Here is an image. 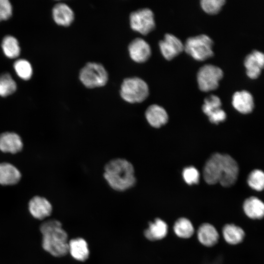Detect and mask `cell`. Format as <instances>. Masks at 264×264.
I'll use <instances>...</instances> for the list:
<instances>
[{
	"instance_id": "obj_14",
	"label": "cell",
	"mask_w": 264,
	"mask_h": 264,
	"mask_svg": "<svg viewBox=\"0 0 264 264\" xmlns=\"http://www.w3.org/2000/svg\"><path fill=\"white\" fill-rule=\"evenodd\" d=\"M148 123L154 128H159L168 121V115L166 110L157 104L150 105L144 113Z\"/></svg>"
},
{
	"instance_id": "obj_5",
	"label": "cell",
	"mask_w": 264,
	"mask_h": 264,
	"mask_svg": "<svg viewBox=\"0 0 264 264\" xmlns=\"http://www.w3.org/2000/svg\"><path fill=\"white\" fill-rule=\"evenodd\" d=\"M213 44L209 36L201 34L188 38L184 44V50L194 59L204 61L213 56Z\"/></svg>"
},
{
	"instance_id": "obj_3",
	"label": "cell",
	"mask_w": 264,
	"mask_h": 264,
	"mask_svg": "<svg viewBox=\"0 0 264 264\" xmlns=\"http://www.w3.org/2000/svg\"><path fill=\"white\" fill-rule=\"evenodd\" d=\"M149 94L147 83L136 76L125 78L120 87V95L126 102L130 104L140 103L144 101Z\"/></svg>"
},
{
	"instance_id": "obj_19",
	"label": "cell",
	"mask_w": 264,
	"mask_h": 264,
	"mask_svg": "<svg viewBox=\"0 0 264 264\" xmlns=\"http://www.w3.org/2000/svg\"><path fill=\"white\" fill-rule=\"evenodd\" d=\"M198 239L203 245L211 247L218 242L219 234L215 227L209 223L201 224L197 232Z\"/></svg>"
},
{
	"instance_id": "obj_11",
	"label": "cell",
	"mask_w": 264,
	"mask_h": 264,
	"mask_svg": "<svg viewBox=\"0 0 264 264\" xmlns=\"http://www.w3.org/2000/svg\"><path fill=\"white\" fill-rule=\"evenodd\" d=\"M239 166L236 160L228 154H223V168L219 183L224 187H230L236 181Z\"/></svg>"
},
{
	"instance_id": "obj_16",
	"label": "cell",
	"mask_w": 264,
	"mask_h": 264,
	"mask_svg": "<svg viewBox=\"0 0 264 264\" xmlns=\"http://www.w3.org/2000/svg\"><path fill=\"white\" fill-rule=\"evenodd\" d=\"M20 136L17 133L6 132L0 135V150L4 153L15 154L22 148Z\"/></svg>"
},
{
	"instance_id": "obj_32",
	"label": "cell",
	"mask_w": 264,
	"mask_h": 264,
	"mask_svg": "<svg viewBox=\"0 0 264 264\" xmlns=\"http://www.w3.org/2000/svg\"><path fill=\"white\" fill-rule=\"evenodd\" d=\"M12 14V6L8 0H0V22L7 20Z\"/></svg>"
},
{
	"instance_id": "obj_8",
	"label": "cell",
	"mask_w": 264,
	"mask_h": 264,
	"mask_svg": "<svg viewBox=\"0 0 264 264\" xmlns=\"http://www.w3.org/2000/svg\"><path fill=\"white\" fill-rule=\"evenodd\" d=\"M223 168V154L216 153L213 154L205 163L203 176L208 184H215L219 182Z\"/></svg>"
},
{
	"instance_id": "obj_15",
	"label": "cell",
	"mask_w": 264,
	"mask_h": 264,
	"mask_svg": "<svg viewBox=\"0 0 264 264\" xmlns=\"http://www.w3.org/2000/svg\"><path fill=\"white\" fill-rule=\"evenodd\" d=\"M28 208L32 216L38 220H43L49 217L52 211L49 201L40 196H35L30 199Z\"/></svg>"
},
{
	"instance_id": "obj_20",
	"label": "cell",
	"mask_w": 264,
	"mask_h": 264,
	"mask_svg": "<svg viewBox=\"0 0 264 264\" xmlns=\"http://www.w3.org/2000/svg\"><path fill=\"white\" fill-rule=\"evenodd\" d=\"M21 177L19 170L8 163H0V184L10 185L18 183Z\"/></svg>"
},
{
	"instance_id": "obj_29",
	"label": "cell",
	"mask_w": 264,
	"mask_h": 264,
	"mask_svg": "<svg viewBox=\"0 0 264 264\" xmlns=\"http://www.w3.org/2000/svg\"><path fill=\"white\" fill-rule=\"evenodd\" d=\"M247 182L253 189L261 191L264 187V174L260 170H254L249 175Z\"/></svg>"
},
{
	"instance_id": "obj_30",
	"label": "cell",
	"mask_w": 264,
	"mask_h": 264,
	"mask_svg": "<svg viewBox=\"0 0 264 264\" xmlns=\"http://www.w3.org/2000/svg\"><path fill=\"white\" fill-rule=\"evenodd\" d=\"M225 3L224 0H202L200 1L201 8L206 13L214 15L218 13Z\"/></svg>"
},
{
	"instance_id": "obj_4",
	"label": "cell",
	"mask_w": 264,
	"mask_h": 264,
	"mask_svg": "<svg viewBox=\"0 0 264 264\" xmlns=\"http://www.w3.org/2000/svg\"><path fill=\"white\" fill-rule=\"evenodd\" d=\"M79 79L87 88H92L105 86L108 81V73L99 63L88 62L80 69Z\"/></svg>"
},
{
	"instance_id": "obj_13",
	"label": "cell",
	"mask_w": 264,
	"mask_h": 264,
	"mask_svg": "<svg viewBox=\"0 0 264 264\" xmlns=\"http://www.w3.org/2000/svg\"><path fill=\"white\" fill-rule=\"evenodd\" d=\"M244 65L248 77L252 79H257L264 67V54L258 50L253 51L245 57Z\"/></svg>"
},
{
	"instance_id": "obj_7",
	"label": "cell",
	"mask_w": 264,
	"mask_h": 264,
	"mask_svg": "<svg viewBox=\"0 0 264 264\" xmlns=\"http://www.w3.org/2000/svg\"><path fill=\"white\" fill-rule=\"evenodd\" d=\"M129 20L132 29L143 35L148 34L155 27L154 14L149 8H142L132 12Z\"/></svg>"
},
{
	"instance_id": "obj_23",
	"label": "cell",
	"mask_w": 264,
	"mask_h": 264,
	"mask_svg": "<svg viewBox=\"0 0 264 264\" xmlns=\"http://www.w3.org/2000/svg\"><path fill=\"white\" fill-rule=\"evenodd\" d=\"M68 252L75 259L80 261H85L89 255L88 244L82 238L70 240L68 242Z\"/></svg>"
},
{
	"instance_id": "obj_28",
	"label": "cell",
	"mask_w": 264,
	"mask_h": 264,
	"mask_svg": "<svg viewBox=\"0 0 264 264\" xmlns=\"http://www.w3.org/2000/svg\"><path fill=\"white\" fill-rule=\"evenodd\" d=\"M14 68L17 75L24 80L30 79L33 74L30 63L25 59H19L14 64Z\"/></svg>"
},
{
	"instance_id": "obj_1",
	"label": "cell",
	"mask_w": 264,
	"mask_h": 264,
	"mask_svg": "<svg viewBox=\"0 0 264 264\" xmlns=\"http://www.w3.org/2000/svg\"><path fill=\"white\" fill-rule=\"evenodd\" d=\"M103 169L104 179L114 191H126L137 183L134 167L126 158H113L105 164Z\"/></svg>"
},
{
	"instance_id": "obj_10",
	"label": "cell",
	"mask_w": 264,
	"mask_h": 264,
	"mask_svg": "<svg viewBox=\"0 0 264 264\" xmlns=\"http://www.w3.org/2000/svg\"><path fill=\"white\" fill-rule=\"evenodd\" d=\"M160 51L167 60H171L184 50V44L175 35L167 33L159 42Z\"/></svg>"
},
{
	"instance_id": "obj_12",
	"label": "cell",
	"mask_w": 264,
	"mask_h": 264,
	"mask_svg": "<svg viewBox=\"0 0 264 264\" xmlns=\"http://www.w3.org/2000/svg\"><path fill=\"white\" fill-rule=\"evenodd\" d=\"M128 51L131 59L137 63L146 62L151 55V48L149 44L140 37L133 39L130 43Z\"/></svg>"
},
{
	"instance_id": "obj_9",
	"label": "cell",
	"mask_w": 264,
	"mask_h": 264,
	"mask_svg": "<svg viewBox=\"0 0 264 264\" xmlns=\"http://www.w3.org/2000/svg\"><path fill=\"white\" fill-rule=\"evenodd\" d=\"M221 106L220 99L216 95H211L205 98L202 109L212 123L217 124L226 119V113Z\"/></svg>"
},
{
	"instance_id": "obj_26",
	"label": "cell",
	"mask_w": 264,
	"mask_h": 264,
	"mask_svg": "<svg viewBox=\"0 0 264 264\" xmlns=\"http://www.w3.org/2000/svg\"><path fill=\"white\" fill-rule=\"evenodd\" d=\"M174 231L178 237L188 239L192 236L194 228L191 221L186 218H180L175 222Z\"/></svg>"
},
{
	"instance_id": "obj_27",
	"label": "cell",
	"mask_w": 264,
	"mask_h": 264,
	"mask_svg": "<svg viewBox=\"0 0 264 264\" xmlns=\"http://www.w3.org/2000/svg\"><path fill=\"white\" fill-rule=\"evenodd\" d=\"M17 89L16 82L9 73L0 76V96L6 97L13 94Z\"/></svg>"
},
{
	"instance_id": "obj_17",
	"label": "cell",
	"mask_w": 264,
	"mask_h": 264,
	"mask_svg": "<svg viewBox=\"0 0 264 264\" xmlns=\"http://www.w3.org/2000/svg\"><path fill=\"white\" fill-rule=\"evenodd\" d=\"M232 105L236 110L242 113H250L254 106L253 96L246 90L237 91L233 95Z\"/></svg>"
},
{
	"instance_id": "obj_22",
	"label": "cell",
	"mask_w": 264,
	"mask_h": 264,
	"mask_svg": "<svg viewBox=\"0 0 264 264\" xmlns=\"http://www.w3.org/2000/svg\"><path fill=\"white\" fill-rule=\"evenodd\" d=\"M168 233V225L162 220L157 218L149 223L148 228L144 231L146 238L152 241L159 240L166 237Z\"/></svg>"
},
{
	"instance_id": "obj_31",
	"label": "cell",
	"mask_w": 264,
	"mask_h": 264,
	"mask_svg": "<svg viewBox=\"0 0 264 264\" xmlns=\"http://www.w3.org/2000/svg\"><path fill=\"white\" fill-rule=\"evenodd\" d=\"M184 181L189 185L197 184L199 181V174L198 170L194 167L185 168L182 172Z\"/></svg>"
},
{
	"instance_id": "obj_18",
	"label": "cell",
	"mask_w": 264,
	"mask_h": 264,
	"mask_svg": "<svg viewBox=\"0 0 264 264\" xmlns=\"http://www.w3.org/2000/svg\"><path fill=\"white\" fill-rule=\"evenodd\" d=\"M52 16L58 25L67 26L73 22L74 14L72 9L66 3H58L53 8Z\"/></svg>"
},
{
	"instance_id": "obj_25",
	"label": "cell",
	"mask_w": 264,
	"mask_h": 264,
	"mask_svg": "<svg viewBox=\"0 0 264 264\" xmlns=\"http://www.w3.org/2000/svg\"><path fill=\"white\" fill-rule=\"evenodd\" d=\"M1 48L4 55L10 59L18 57L21 52V48L18 40L12 36H7L3 39Z\"/></svg>"
},
{
	"instance_id": "obj_21",
	"label": "cell",
	"mask_w": 264,
	"mask_h": 264,
	"mask_svg": "<svg viewBox=\"0 0 264 264\" xmlns=\"http://www.w3.org/2000/svg\"><path fill=\"white\" fill-rule=\"evenodd\" d=\"M243 209L245 214L251 219H261L264 215V203L255 197H249L244 200Z\"/></svg>"
},
{
	"instance_id": "obj_2",
	"label": "cell",
	"mask_w": 264,
	"mask_h": 264,
	"mask_svg": "<svg viewBox=\"0 0 264 264\" xmlns=\"http://www.w3.org/2000/svg\"><path fill=\"white\" fill-rule=\"evenodd\" d=\"M42 234V246L53 256L61 257L68 252V236L61 223L56 220L43 222L40 227Z\"/></svg>"
},
{
	"instance_id": "obj_6",
	"label": "cell",
	"mask_w": 264,
	"mask_h": 264,
	"mask_svg": "<svg viewBox=\"0 0 264 264\" xmlns=\"http://www.w3.org/2000/svg\"><path fill=\"white\" fill-rule=\"evenodd\" d=\"M223 75V71L220 67L212 65H204L199 69L197 74L199 89L204 92L216 89Z\"/></svg>"
},
{
	"instance_id": "obj_24",
	"label": "cell",
	"mask_w": 264,
	"mask_h": 264,
	"mask_svg": "<svg viewBox=\"0 0 264 264\" xmlns=\"http://www.w3.org/2000/svg\"><path fill=\"white\" fill-rule=\"evenodd\" d=\"M222 232L225 241L232 245L241 243L245 236L244 232L241 227L232 223L225 224Z\"/></svg>"
}]
</instances>
